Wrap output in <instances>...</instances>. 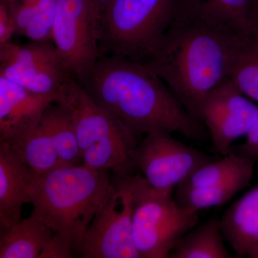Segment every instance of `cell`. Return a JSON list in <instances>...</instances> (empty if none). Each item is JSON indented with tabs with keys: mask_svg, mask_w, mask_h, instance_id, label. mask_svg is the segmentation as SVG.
Returning a JSON list of instances; mask_svg holds the SVG:
<instances>
[{
	"mask_svg": "<svg viewBox=\"0 0 258 258\" xmlns=\"http://www.w3.org/2000/svg\"><path fill=\"white\" fill-rule=\"evenodd\" d=\"M249 35L182 0L174 21L144 64L197 119L202 100L230 77Z\"/></svg>",
	"mask_w": 258,
	"mask_h": 258,
	"instance_id": "6da1fadb",
	"label": "cell"
},
{
	"mask_svg": "<svg viewBox=\"0 0 258 258\" xmlns=\"http://www.w3.org/2000/svg\"><path fill=\"white\" fill-rule=\"evenodd\" d=\"M76 81L98 106L139 139L156 130L198 140L205 136L201 123L166 83L140 62L119 55H101Z\"/></svg>",
	"mask_w": 258,
	"mask_h": 258,
	"instance_id": "7a4b0ae2",
	"label": "cell"
},
{
	"mask_svg": "<svg viewBox=\"0 0 258 258\" xmlns=\"http://www.w3.org/2000/svg\"><path fill=\"white\" fill-rule=\"evenodd\" d=\"M114 189L108 171L83 164L60 166L37 174L30 191L31 215L69 241L79 254L88 227Z\"/></svg>",
	"mask_w": 258,
	"mask_h": 258,
	"instance_id": "3957f363",
	"label": "cell"
},
{
	"mask_svg": "<svg viewBox=\"0 0 258 258\" xmlns=\"http://www.w3.org/2000/svg\"><path fill=\"white\" fill-rule=\"evenodd\" d=\"M182 0H111L100 22L101 55L144 64L171 24Z\"/></svg>",
	"mask_w": 258,
	"mask_h": 258,
	"instance_id": "277c9868",
	"label": "cell"
},
{
	"mask_svg": "<svg viewBox=\"0 0 258 258\" xmlns=\"http://www.w3.org/2000/svg\"><path fill=\"white\" fill-rule=\"evenodd\" d=\"M132 193V235L141 258H167L198 225L199 212L181 206L173 191L153 187L143 176H127Z\"/></svg>",
	"mask_w": 258,
	"mask_h": 258,
	"instance_id": "5b68a950",
	"label": "cell"
},
{
	"mask_svg": "<svg viewBox=\"0 0 258 258\" xmlns=\"http://www.w3.org/2000/svg\"><path fill=\"white\" fill-rule=\"evenodd\" d=\"M101 15L91 0H57L52 41L76 80L87 74L101 56Z\"/></svg>",
	"mask_w": 258,
	"mask_h": 258,
	"instance_id": "8992f818",
	"label": "cell"
},
{
	"mask_svg": "<svg viewBox=\"0 0 258 258\" xmlns=\"http://www.w3.org/2000/svg\"><path fill=\"white\" fill-rule=\"evenodd\" d=\"M136 168L153 187L174 191L197 169L216 160L186 145L166 131L156 130L144 135L133 152Z\"/></svg>",
	"mask_w": 258,
	"mask_h": 258,
	"instance_id": "52a82bcc",
	"label": "cell"
},
{
	"mask_svg": "<svg viewBox=\"0 0 258 258\" xmlns=\"http://www.w3.org/2000/svg\"><path fill=\"white\" fill-rule=\"evenodd\" d=\"M131 175V174H130ZM128 175H115V189L83 238V258H139L132 235V193Z\"/></svg>",
	"mask_w": 258,
	"mask_h": 258,
	"instance_id": "ba28073f",
	"label": "cell"
},
{
	"mask_svg": "<svg viewBox=\"0 0 258 258\" xmlns=\"http://www.w3.org/2000/svg\"><path fill=\"white\" fill-rule=\"evenodd\" d=\"M0 76L55 101L64 83L73 77L55 45L36 41L23 45L10 42L0 45Z\"/></svg>",
	"mask_w": 258,
	"mask_h": 258,
	"instance_id": "9c48e42d",
	"label": "cell"
},
{
	"mask_svg": "<svg viewBox=\"0 0 258 258\" xmlns=\"http://www.w3.org/2000/svg\"><path fill=\"white\" fill-rule=\"evenodd\" d=\"M257 113L258 106L228 78L202 100L196 118L208 128L214 151L223 157L232 152L237 139L246 136Z\"/></svg>",
	"mask_w": 258,
	"mask_h": 258,
	"instance_id": "30bf717a",
	"label": "cell"
},
{
	"mask_svg": "<svg viewBox=\"0 0 258 258\" xmlns=\"http://www.w3.org/2000/svg\"><path fill=\"white\" fill-rule=\"evenodd\" d=\"M55 102L71 113L81 153L106 139H139L98 106L74 78H70L64 83Z\"/></svg>",
	"mask_w": 258,
	"mask_h": 258,
	"instance_id": "8fae6325",
	"label": "cell"
},
{
	"mask_svg": "<svg viewBox=\"0 0 258 258\" xmlns=\"http://www.w3.org/2000/svg\"><path fill=\"white\" fill-rule=\"evenodd\" d=\"M54 102L0 76V142L12 145L25 138Z\"/></svg>",
	"mask_w": 258,
	"mask_h": 258,
	"instance_id": "7c38bea8",
	"label": "cell"
},
{
	"mask_svg": "<svg viewBox=\"0 0 258 258\" xmlns=\"http://www.w3.org/2000/svg\"><path fill=\"white\" fill-rule=\"evenodd\" d=\"M36 176L11 145L0 142V235L21 220Z\"/></svg>",
	"mask_w": 258,
	"mask_h": 258,
	"instance_id": "4fadbf2b",
	"label": "cell"
},
{
	"mask_svg": "<svg viewBox=\"0 0 258 258\" xmlns=\"http://www.w3.org/2000/svg\"><path fill=\"white\" fill-rule=\"evenodd\" d=\"M220 221L237 257L258 258V185L227 209Z\"/></svg>",
	"mask_w": 258,
	"mask_h": 258,
	"instance_id": "5bb4252c",
	"label": "cell"
},
{
	"mask_svg": "<svg viewBox=\"0 0 258 258\" xmlns=\"http://www.w3.org/2000/svg\"><path fill=\"white\" fill-rule=\"evenodd\" d=\"M53 232L30 215L0 235V258H40Z\"/></svg>",
	"mask_w": 258,
	"mask_h": 258,
	"instance_id": "9a60e30c",
	"label": "cell"
},
{
	"mask_svg": "<svg viewBox=\"0 0 258 258\" xmlns=\"http://www.w3.org/2000/svg\"><path fill=\"white\" fill-rule=\"evenodd\" d=\"M221 221L212 218L186 232L174 246L170 258H232L225 243Z\"/></svg>",
	"mask_w": 258,
	"mask_h": 258,
	"instance_id": "2e32d148",
	"label": "cell"
},
{
	"mask_svg": "<svg viewBox=\"0 0 258 258\" xmlns=\"http://www.w3.org/2000/svg\"><path fill=\"white\" fill-rule=\"evenodd\" d=\"M135 138H111L97 142L82 152L83 165L96 170H113L115 175L133 174Z\"/></svg>",
	"mask_w": 258,
	"mask_h": 258,
	"instance_id": "e0dca14e",
	"label": "cell"
},
{
	"mask_svg": "<svg viewBox=\"0 0 258 258\" xmlns=\"http://www.w3.org/2000/svg\"><path fill=\"white\" fill-rule=\"evenodd\" d=\"M41 120L50 133L56 152L63 166L79 165L82 153L71 113L60 103H52Z\"/></svg>",
	"mask_w": 258,
	"mask_h": 258,
	"instance_id": "ac0fdd59",
	"label": "cell"
},
{
	"mask_svg": "<svg viewBox=\"0 0 258 258\" xmlns=\"http://www.w3.org/2000/svg\"><path fill=\"white\" fill-rule=\"evenodd\" d=\"M254 169L243 171L220 184L176 190L174 198L181 206L194 211L220 206L250 184Z\"/></svg>",
	"mask_w": 258,
	"mask_h": 258,
	"instance_id": "d6986e66",
	"label": "cell"
},
{
	"mask_svg": "<svg viewBox=\"0 0 258 258\" xmlns=\"http://www.w3.org/2000/svg\"><path fill=\"white\" fill-rule=\"evenodd\" d=\"M11 146L37 175L63 166L52 137L41 120L25 138Z\"/></svg>",
	"mask_w": 258,
	"mask_h": 258,
	"instance_id": "ffe728a7",
	"label": "cell"
},
{
	"mask_svg": "<svg viewBox=\"0 0 258 258\" xmlns=\"http://www.w3.org/2000/svg\"><path fill=\"white\" fill-rule=\"evenodd\" d=\"M256 161L255 158L242 155L232 150L222 159H217L199 168L176 189H192L220 184L243 171L254 169Z\"/></svg>",
	"mask_w": 258,
	"mask_h": 258,
	"instance_id": "44dd1931",
	"label": "cell"
},
{
	"mask_svg": "<svg viewBox=\"0 0 258 258\" xmlns=\"http://www.w3.org/2000/svg\"><path fill=\"white\" fill-rule=\"evenodd\" d=\"M205 13L235 24L248 34L257 30L256 0H187Z\"/></svg>",
	"mask_w": 258,
	"mask_h": 258,
	"instance_id": "7402d4cb",
	"label": "cell"
},
{
	"mask_svg": "<svg viewBox=\"0 0 258 258\" xmlns=\"http://www.w3.org/2000/svg\"><path fill=\"white\" fill-rule=\"evenodd\" d=\"M229 78L244 96L258 102V32L246 39Z\"/></svg>",
	"mask_w": 258,
	"mask_h": 258,
	"instance_id": "603a6c76",
	"label": "cell"
},
{
	"mask_svg": "<svg viewBox=\"0 0 258 258\" xmlns=\"http://www.w3.org/2000/svg\"><path fill=\"white\" fill-rule=\"evenodd\" d=\"M57 0H38L35 15L24 32L31 41L52 42V28Z\"/></svg>",
	"mask_w": 258,
	"mask_h": 258,
	"instance_id": "cb8c5ba5",
	"label": "cell"
},
{
	"mask_svg": "<svg viewBox=\"0 0 258 258\" xmlns=\"http://www.w3.org/2000/svg\"><path fill=\"white\" fill-rule=\"evenodd\" d=\"M16 31L14 5L0 2V45L10 42Z\"/></svg>",
	"mask_w": 258,
	"mask_h": 258,
	"instance_id": "d4e9b609",
	"label": "cell"
},
{
	"mask_svg": "<svg viewBox=\"0 0 258 258\" xmlns=\"http://www.w3.org/2000/svg\"><path fill=\"white\" fill-rule=\"evenodd\" d=\"M74 253V248L69 241L60 235L53 234L40 258H70L73 257Z\"/></svg>",
	"mask_w": 258,
	"mask_h": 258,
	"instance_id": "484cf974",
	"label": "cell"
},
{
	"mask_svg": "<svg viewBox=\"0 0 258 258\" xmlns=\"http://www.w3.org/2000/svg\"><path fill=\"white\" fill-rule=\"evenodd\" d=\"M237 153L258 159V113L253 124L246 134V142L237 147Z\"/></svg>",
	"mask_w": 258,
	"mask_h": 258,
	"instance_id": "4316f807",
	"label": "cell"
},
{
	"mask_svg": "<svg viewBox=\"0 0 258 258\" xmlns=\"http://www.w3.org/2000/svg\"><path fill=\"white\" fill-rule=\"evenodd\" d=\"M93 3H95L102 10L103 13V10L106 9L107 6L111 3V0H91Z\"/></svg>",
	"mask_w": 258,
	"mask_h": 258,
	"instance_id": "83f0119b",
	"label": "cell"
},
{
	"mask_svg": "<svg viewBox=\"0 0 258 258\" xmlns=\"http://www.w3.org/2000/svg\"><path fill=\"white\" fill-rule=\"evenodd\" d=\"M18 1V0H0V2H3V3L8 5H14Z\"/></svg>",
	"mask_w": 258,
	"mask_h": 258,
	"instance_id": "f1b7e54d",
	"label": "cell"
},
{
	"mask_svg": "<svg viewBox=\"0 0 258 258\" xmlns=\"http://www.w3.org/2000/svg\"><path fill=\"white\" fill-rule=\"evenodd\" d=\"M256 14H257V30L258 32V0H256Z\"/></svg>",
	"mask_w": 258,
	"mask_h": 258,
	"instance_id": "f546056e",
	"label": "cell"
}]
</instances>
